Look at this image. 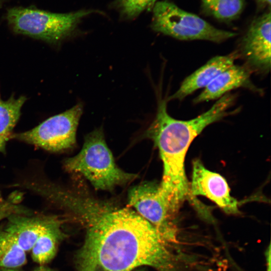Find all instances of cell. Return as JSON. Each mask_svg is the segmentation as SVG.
<instances>
[{
  "label": "cell",
  "mask_w": 271,
  "mask_h": 271,
  "mask_svg": "<svg viewBox=\"0 0 271 271\" xmlns=\"http://www.w3.org/2000/svg\"><path fill=\"white\" fill-rule=\"evenodd\" d=\"M50 199L85 228L76 255L77 271H131L141 265L160 271L173 268L167 242L133 210L60 186L52 190Z\"/></svg>",
  "instance_id": "1"
},
{
  "label": "cell",
  "mask_w": 271,
  "mask_h": 271,
  "mask_svg": "<svg viewBox=\"0 0 271 271\" xmlns=\"http://www.w3.org/2000/svg\"><path fill=\"white\" fill-rule=\"evenodd\" d=\"M235 95L226 93L207 111L188 120L171 117L167 110V101L160 99L157 112L147 134L157 146L163 165L160 192L170 209L177 214L187 199L196 203L191 195L185 171L187 151L194 139L208 125L231 114Z\"/></svg>",
  "instance_id": "2"
},
{
  "label": "cell",
  "mask_w": 271,
  "mask_h": 271,
  "mask_svg": "<svg viewBox=\"0 0 271 271\" xmlns=\"http://www.w3.org/2000/svg\"><path fill=\"white\" fill-rule=\"evenodd\" d=\"M64 166L68 171L82 174L98 190H111L137 177L125 172L116 165L101 128L86 136L81 150L65 160Z\"/></svg>",
  "instance_id": "3"
},
{
  "label": "cell",
  "mask_w": 271,
  "mask_h": 271,
  "mask_svg": "<svg viewBox=\"0 0 271 271\" xmlns=\"http://www.w3.org/2000/svg\"><path fill=\"white\" fill-rule=\"evenodd\" d=\"M94 12L91 10H81L54 13L15 7L8 10L7 19L15 32L55 43L70 34L82 19Z\"/></svg>",
  "instance_id": "4"
},
{
  "label": "cell",
  "mask_w": 271,
  "mask_h": 271,
  "mask_svg": "<svg viewBox=\"0 0 271 271\" xmlns=\"http://www.w3.org/2000/svg\"><path fill=\"white\" fill-rule=\"evenodd\" d=\"M152 10L151 28L177 39L221 43L237 35L233 32L218 29L197 15L167 1L157 2Z\"/></svg>",
  "instance_id": "5"
},
{
  "label": "cell",
  "mask_w": 271,
  "mask_h": 271,
  "mask_svg": "<svg viewBox=\"0 0 271 271\" xmlns=\"http://www.w3.org/2000/svg\"><path fill=\"white\" fill-rule=\"evenodd\" d=\"M82 111V104L78 103L49 117L33 129L12 137L49 151L68 149L76 143V129Z\"/></svg>",
  "instance_id": "6"
},
{
  "label": "cell",
  "mask_w": 271,
  "mask_h": 271,
  "mask_svg": "<svg viewBox=\"0 0 271 271\" xmlns=\"http://www.w3.org/2000/svg\"><path fill=\"white\" fill-rule=\"evenodd\" d=\"M129 205L148 221L166 242L176 241V214L163 197L159 184L145 182L131 188L128 193Z\"/></svg>",
  "instance_id": "7"
},
{
  "label": "cell",
  "mask_w": 271,
  "mask_h": 271,
  "mask_svg": "<svg viewBox=\"0 0 271 271\" xmlns=\"http://www.w3.org/2000/svg\"><path fill=\"white\" fill-rule=\"evenodd\" d=\"M190 191L193 197L204 196L228 214L239 213V202L230 194L225 178L206 169L199 159L193 162Z\"/></svg>",
  "instance_id": "8"
},
{
  "label": "cell",
  "mask_w": 271,
  "mask_h": 271,
  "mask_svg": "<svg viewBox=\"0 0 271 271\" xmlns=\"http://www.w3.org/2000/svg\"><path fill=\"white\" fill-rule=\"evenodd\" d=\"M270 12L254 19L241 42V49L248 65L266 73L270 70Z\"/></svg>",
  "instance_id": "9"
},
{
  "label": "cell",
  "mask_w": 271,
  "mask_h": 271,
  "mask_svg": "<svg viewBox=\"0 0 271 271\" xmlns=\"http://www.w3.org/2000/svg\"><path fill=\"white\" fill-rule=\"evenodd\" d=\"M59 218L54 215H29L17 212L9 216L2 227L26 252L31 251L38 238Z\"/></svg>",
  "instance_id": "10"
},
{
  "label": "cell",
  "mask_w": 271,
  "mask_h": 271,
  "mask_svg": "<svg viewBox=\"0 0 271 271\" xmlns=\"http://www.w3.org/2000/svg\"><path fill=\"white\" fill-rule=\"evenodd\" d=\"M237 51L224 56H217L187 76L170 99L182 100L197 89L207 86L220 73L234 64L238 57Z\"/></svg>",
  "instance_id": "11"
},
{
  "label": "cell",
  "mask_w": 271,
  "mask_h": 271,
  "mask_svg": "<svg viewBox=\"0 0 271 271\" xmlns=\"http://www.w3.org/2000/svg\"><path fill=\"white\" fill-rule=\"evenodd\" d=\"M251 70L247 66L232 65L220 73L194 99V103L220 98L233 89L245 87L255 90L250 80Z\"/></svg>",
  "instance_id": "12"
},
{
  "label": "cell",
  "mask_w": 271,
  "mask_h": 271,
  "mask_svg": "<svg viewBox=\"0 0 271 271\" xmlns=\"http://www.w3.org/2000/svg\"><path fill=\"white\" fill-rule=\"evenodd\" d=\"M62 221L58 218L37 240L31 250L32 258L39 265H46L55 256L65 236Z\"/></svg>",
  "instance_id": "13"
},
{
  "label": "cell",
  "mask_w": 271,
  "mask_h": 271,
  "mask_svg": "<svg viewBox=\"0 0 271 271\" xmlns=\"http://www.w3.org/2000/svg\"><path fill=\"white\" fill-rule=\"evenodd\" d=\"M27 98L24 96L15 98L13 95L7 100L2 99L0 93V152L6 150V144L21 115Z\"/></svg>",
  "instance_id": "14"
},
{
  "label": "cell",
  "mask_w": 271,
  "mask_h": 271,
  "mask_svg": "<svg viewBox=\"0 0 271 271\" xmlns=\"http://www.w3.org/2000/svg\"><path fill=\"white\" fill-rule=\"evenodd\" d=\"M26 252L0 227V271H25Z\"/></svg>",
  "instance_id": "15"
},
{
  "label": "cell",
  "mask_w": 271,
  "mask_h": 271,
  "mask_svg": "<svg viewBox=\"0 0 271 271\" xmlns=\"http://www.w3.org/2000/svg\"><path fill=\"white\" fill-rule=\"evenodd\" d=\"M204 10L214 18L223 21L237 18L242 11L243 0H201Z\"/></svg>",
  "instance_id": "16"
},
{
  "label": "cell",
  "mask_w": 271,
  "mask_h": 271,
  "mask_svg": "<svg viewBox=\"0 0 271 271\" xmlns=\"http://www.w3.org/2000/svg\"><path fill=\"white\" fill-rule=\"evenodd\" d=\"M157 0H113L111 7L125 21L136 19L143 12L152 11Z\"/></svg>",
  "instance_id": "17"
},
{
  "label": "cell",
  "mask_w": 271,
  "mask_h": 271,
  "mask_svg": "<svg viewBox=\"0 0 271 271\" xmlns=\"http://www.w3.org/2000/svg\"><path fill=\"white\" fill-rule=\"evenodd\" d=\"M27 211L19 205L15 204L8 208L0 210V221L9 216L17 212H26Z\"/></svg>",
  "instance_id": "18"
},
{
  "label": "cell",
  "mask_w": 271,
  "mask_h": 271,
  "mask_svg": "<svg viewBox=\"0 0 271 271\" xmlns=\"http://www.w3.org/2000/svg\"><path fill=\"white\" fill-rule=\"evenodd\" d=\"M16 204L15 201L6 200L0 194V210L8 208Z\"/></svg>",
  "instance_id": "19"
},
{
  "label": "cell",
  "mask_w": 271,
  "mask_h": 271,
  "mask_svg": "<svg viewBox=\"0 0 271 271\" xmlns=\"http://www.w3.org/2000/svg\"><path fill=\"white\" fill-rule=\"evenodd\" d=\"M267 251L266 252V259L267 262V271H270V247L269 246Z\"/></svg>",
  "instance_id": "20"
},
{
  "label": "cell",
  "mask_w": 271,
  "mask_h": 271,
  "mask_svg": "<svg viewBox=\"0 0 271 271\" xmlns=\"http://www.w3.org/2000/svg\"><path fill=\"white\" fill-rule=\"evenodd\" d=\"M33 271H55L51 268L46 266V265H40L37 268Z\"/></svg>",
  "instance_id": "21"
},
{
  "label": "cell",
  "mask_w": 271,
  "mask_h": 271,
  "mask_svg": "<svg viewBox=\"0 0 271 271\" xmlns=\"http://www.w3.org/2000/svg\"><path fill=\"white\" fill-rule=\"evenodd\" d=\"M256 2L260 6H270V0H256Z\"/></svg>",
  "instance_id": "22"
},
{
  "label": "cell",
  "mask_w": 271,
  "mask_h": 271,
  "mask_svg": "<svg viewBox=\"0 0 271 271\" xmlns=\"http://www.w3.org/2000/svg\"><path fill=\"white\" fill-rule=\"evenodd\" d=\"M1 4V3H0Z\"/></svg>",
  "instance_id": "23"
}]
</instances>
